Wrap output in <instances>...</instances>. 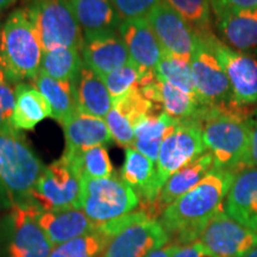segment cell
I'll return each instance as SVG.
<instances>
[{
  "instance_id": "ffe728a7",
  "label": "cell",
  "mask_w": 257,
  "mask_h": 257,
  "mask_svg": "<svg viewBox=\"0 0 257 257\" xmlns=\"http://www.w3.org/2000/svg\"><path fill=\"white\" fill-rule=\"evenodd\" d=\"M225 212L257 232V168L248 167L234 174L225 199Z\"/></svg>"
},
{
  "instance_id": "9a60e30c",
  "label": "cell",
  "mask_w": 257,
  "mask_h": 257,
  "mask_svg": "<svg viewBox=\"0 0 257 257\" xmlns=\"http://www.w3.org/2000/svg\"><path fill=\"white\" fill-rule=\"evenodd\" d=\"M162 113L159 106L154 105L143 96L140 88L113 101L111 111L105 117L112 141L118 146L133 148L135 143V126L143 117Z\"/></svg>"
},
{
  "instance_id": "52a82bcc",
  "label": "cell",
  "mask_w": 257,
  "mask_h": 257,
  "mask_svg": "<svg viewBox=\"0 0 257 257\" xmlns=\"http://www.w3.org/2000/svg\"><path fill=\"white\" fill-rule=\"evenodd\" d=\"M138 204L140 198L121 178H81L80 208L96 225L126 216Z\"/></svg>"
},
{
  "instance_id": "83f0119b",
  "label": "cell",
  "mask_w": 257,
  "mask_h": 257,
  "mask_svg": "<svg viewBox=\"0 0 257 257\" xmlns=\"http://www.w3.org/2000/svg\"><path fill=\"white\" fill-rule=\"evenodd\" d=\"M176 123L178 120L170 118L165 112L146 115L135 126L133 148L156 163L161 146Z\"/></svg>"
},
{
  "instance_id": "ee69618b",
  "label": "cell",
  "mask_w": 257,
  "mask_h": 257,
  "mask_svg": "<svg viewBox=\"0 0 257 257\" xmlns=\"http://www.w3.org/2000/svg\"><path fill=\"white\" fill-rule=\"evenodd\" d=\"M243 257H257V246H255L252 250H250L248 253H245Z\"/></svg>"
},
{
  "instance_id": "44dd1931",
  "label": "cell",
  "mask_w": 257,
  "mask_h": 257,
  "mask_svg": "<svg viewBox=\"0 0 257 257\" xmlns=\"http://www.w3.org/2000/svg\"><path fill=\"white\" fill-rule=\"evenodd\" d=\"M66 138L64 154L81 153L89 148L105 146L112 141L107 124L102 118L83 113L79 110L61 123Z\"/></svg>"
},
{
  "instance_id": "ab89813d",
  "label": "cell",
  "mask_w": 257,
  "mask_h": 257,
  "mask_svg": "<svg viewBox=\"0 0 257 257\" xmlns=\"http://www.w3.org/2000/svg\"><path fill=\"white\" fill-rule=\"evenodd\" d=\"M211 5H221L232 9H257V0H211Z\"/></svg>"
},
{
  "instance_id": "836d02e7",
  "label": "cell",
  "mask_w": 257,
  "mask_h": 257,
  "mask_svg": "<svg viewBox=\"0 0 257 257\" xmlns=\"http://www.w3.org/2000/svg\"><path fill=\"white\" fill-rule=\"evenodd\" d=\"M155 75L157 78L169 82L170 85L182 89L188 94L197 96L192 66L189 62L176 59V57L165 53L156 66Z\"/></svg>"
},
{
  "instance_id": "8fae6325",
  "label": "cell",
  "mask_w": 257,
  "mask_h": 257,
  "mask_svg": "<svg viewBox=\"0 0 257 257\" xmlns=\"http://www.w3.org/2000/svg\"><path fill=\"white\" fill-rule=\"evenodd\" d=\"M206 153L201 124L197 118L178 120L161 146L156 162L157 179L162 189L170 176Z\"/></svg>"
},
{
  "instance_id": "f6af8a7d",
  "label": "cell",
  "mask_w": 257,
  "mask_h": 257,
  "mask_svg": "<svg viewBox=\"0 0 257 257\" xmlns=\"http://www.w3.org/2000/svg\"><path fill=\"white\" fill-rule=\"evenodd\" d=\"M2 12H0V31H2Z\"/></svg>"
},
{
  "instance_id": "60d3db41",
  "label": "cell",
  "mask_w": 257,
  "mask_h": 257,
  "mask_svg": "<svg viewBox=\"0 0 257 257\" xmlns=\"http://www.w3.org/2000/svg\"><path fill=\"white\" fill-rule=\"evenodd\" d=\"M174 249H175V244L168 242L166 245L153 250V251L150 252L147 257H172Z\"/></svg>"
},
{
  "instance_id": "7c38bea8",
  "label": "cell",
  "mask_w": 257,
  "mask_h": 257,
  "mask_svg": "<svg viewBox=\"0 0 257 257\" xmlns=\"http://www.w3.org/2000/svg\"><path fill=\"white\" fill-rule=\"evenodd\" d=\"M211 47L223 66L232 89V101L242 107L257 105V57L234 50L212 34Z\"/></svg>"
},
{
  "instance_id": "5b68a950",
  "label": "cell",
  "mask_w": 257,
  "mask_h": 257,
  "mask_svg": "<svg viewBox=\"0 0 257 257\" xmlns=\"http://www.w3.org/2000/svg\"><path fill=\"white\" fill-rule=\"evenodd\" d=\"M100 226L113 236L102 257H147L153 250L169 242L160 221L150 218L142 210Z\"/></svg>"
},
{
  "instance_id": "2e32d148",
  "label": "cell",
  "mask_w": 257,
  "mask_h": 257,
  "mask_svg": "<svg viewBox=\"0 0 257 257\" xmlns=\"http://www.w3.org/2000/svg\"><path fill=\"white\" fill-rule=\"evenodd\" d=\"M223 42L243 53L257 51V9H232L211 5Z\"/></svg>"
},
{
  "instance_id": "d6986e66",
  "label": "cell",
  "mask_w": 257,
  "mask_h": 257,
  "mask_svg": "<svg viewBox=\"0 0 257 257\" xmlns=\"http://www.w3.org/2000/svg\"><path fill=\"white\" fill-rule=\"evenodd\" d=\"M214 168V159L210 152L205 153L192 161L184 168L174 173L161 189L159 197L150 206L144 208L146 213L153 219H157L169 205L194 188L202 179ZM159 220V219H157Z\"/></svg>"
},
{
  "instance_id": "e0dca14e",
  "label": "cell",
  "mask_w": 257,
  "mask_h": 257,
  "mask_svg": "<svg viewBox=\"0 0 257 257\" xmlns=\"http://www.w3.org/2000/svg\"><path fill=\"white\" fill-rule=\"evenodd\" d=\"M118 32L128 51L130 62L140 73L143 75L155 72L165 51L148 19H123Z\"/></svg>"
},
{
  "instance_id": "f546056e",
  "label": "cell",
  "mask_w": 257,
  "mask_h": 257,
  "mask_svg": "<svg viewBox=\"0 0 257 257\" xmlns=\"http://www.w3.org/2000/svg\"><path fill=\"white\" fill-rule=\"evenodd\" d=\"M157 81H159V105L166 114L175 120L197 118L201 108L197 96L188 94L160 78H157Z\"/></svg>"
},
{
  "instance_id": "74e56055",
  "label": "cell",
  "mask_w": 257,
  "mask_h": 257,
  "mask_svg": "<svg viewBox=\"0 0 257 257\" xmlns=\"http://www.w3.org/2000/svg\"><path fill=\"white\" fill-rule=\"evenodd\" d=\"M172 257H218L205 248L201 243L193 242L182 245H176Z\"/></svg>"
},
{
  "instance_id": "7a4b0ae2",
  "label": "cell",
  "mask_w": 257,
  "mask_h": 257,
  "mask_svg": "<svg viewBox=\"0 0 257 257\" xmlns=\"http://www.w3.org/2000/svg\"><path fill=\"white\" fill-rule=\"evenodd\" d=\"M253 107H242L234 102L202 107L197 119L200 121L206 149L213 155L214 168L236 174L245 168L251 135Z\"/></svg>"
},
{
  "instance_id": "f1b7e54d",
  "label": "cell",
  "mask_w": 257,
  "mask_h": 257,
  "mask_svg": "<svg viewBox=\"0 0 257 257\" xmlns=\"http://www.w3.org/2000/svg\"><path fill=\"white\" fill-rule=\"evenodd\" d=\"M83 67L81 50L76 48H57L43 51L40 70L54 79L76 83Z\"/></svg>"
},
{
  "instance_id": "4316f807",
  "label": "cell",
  "mask_w": 257,
  "mask_h": 257,
  "mask_svg": "<svg viewBox=\"0 0 257 257\" xmlns=\"http://www.w3.org/2000/svg\"><path fill=\"white\" fill-rule=\"evenodd\" d=\"M32 85L43 94L53 110V118L61 124L78 111L76 83L62 81L41 72L32 80Z\"/></svg>"
},
{
  "instance_id": "603a6c76",
  "label": "cell",
  "mask_w": 257,
  "mask_h": 257,
  "mask_svg": "<svg viewBox=\"0 0 257 257\" xmlns=\"http://www.w3.org/2000/svg\"><path fill=\"white\" fill-rule=\"evenodd\" d=\"M38 223L54 248L83 234L94 231L99 225L93 223L81 208L42 211Z\"/></svg>"
},
{
  "instance_id": "4fadbf2b",
  "label": "cell",
  "mask_w": 257,
  "mask_h": 257,
  "mask_svg": "<svg viewBox=\"0 0 257 257\" xmlns=\"http://www.w3.org/2000/svg\"><path fill=\"white\" fill-rule=\"evenodd\" d=\"M197 242L218 257H243L257 246V232L223 210L207 221Z\"/></svg>"
},
{
  "instance_id": "30bf717a",
  "label": "cell",
  "mask_w": 257,
  "mask_h": 257,
  "mask_svg": "<svg viewBox=\"0 0 257 257\" xmlns=\"http://www.w3.org/2000/svg\"><path fill=\"white\" fill-rule=\"evenodd\" d=\"M208 36L210 35L195 37V47L191 61L195 91L202 107L233 102L230 81L212 49Z\"/></svg>"
},
{
  "instance_id": "8d00e7d4",
  "label": "cell",
  "mask_w": 257,
  "mask_h": 257,
  "mask_svg": "<svg viewBox=\"0 0 257 257\" xmlns=\"http://www.w3.org/2000/svg\"><path fill=\"white\" fill-rule=\"evenodd\" d=\"M16 105V91L8 82V79L0 68V111L11 119Z\"/></svg>"
},
{
  "instance_id": "ba28073f",
  "label": "cell",
  "mask_w": 257,
  "mask_h": 257,
  "mask_svg": "<svg viewBox=\"0 0 257 257\" xmlns=\"http://www.w3.org/2000/svg\"><path fill=\"white\" fill-rule=\"evenodd\" d=\"M42 211L35 200L9 207L4 221L8 257L50 256L54 245L38 223Z\"/></svg>"
},
{
  "instance_id": "8992f818",
  "label": "cell",
  "mask_w": 257,
  "mask_h": 257,
  "mask_svg": "<svg viewBox=\"0 0 257 257\" xmlns=\"http://www.w3.org/2000/svg\"><path fill=\"white\" fill-rule=\"evenodd\" d=\"M25 10L42 50L50 51L57 48L82 50L85 36H82L69 0H29Z\"/></svg>"
},
{
  "instance_id": "ac0fdd59",
  "label": "cell",
  "mask_w": 257,
  "mask_h": 257,
  "mask_svg": "<svg viewBox=\"0 0 257 257\" xmlns=\"http://www.w3.org/2000/svg\"><path fill=\"white\" fill-rule=\"evenodd\" d=\"M81 53L85 66L100 78L130 62L123 40L113 31L85 35Z\"/></svg>"
},
{
  "instance_id": "9c48e42d",
  "label": "cell",
  "mask_w": 257,
  "mask_h": 257,
  "mask_svg": "<svg viewBox=\"0 0 257 257\" xmlns=\"http://www.w3.org/2000/svg\"><path fill=\"white\" fill-rule=\"evenodd\" d=\"M81 176L68 157L62 155L38 179L32 199L43 211L80 208Z\"/></svg>"
},
{
  "instance_id": "7bdbcfd3",
  "label": "cell",
  "mask_w": 257,
  "mask_h": 257,
  "mask_svg": "<svg viewBox=\"0 0 257 257\" xmlns=\"http://www.w3.org/2000/svg\"><path fill=\"white\" fill-rule=\"evenodd\" d=\"M16 2H17V0H0V12H2L3 10L8 9L9 6H11L12 4H15Z\"/></svg>"
},
{
  "instance_id": "d4e9b609",
  "label": "cell",
  "mask_w": 257,
  "mask_h": 257,
  "mask_svg": "<svg viewBox=\"0 0 257 257\" xmlns=\"http://www.w3.org/2000/svg\"><path fill=\"white\" fill-rule=\"evenodd\" d=\"M69 4L85 35L117 32L123 22L110 0H69Z\"/></svg>"
},
{
  "instance_id": "d6a6232c",
  "label": "cell",
  "mask_w": 257,
  "mask_h": 257,
  "mask_svg": "<svg viewBox=\"0 0 257 257\" xmlns=\"http://www.w3.org/2000/svg\"><path fill=\"white\" fill-rule=\"evenodd\" d=\"M187 22L197 36L213 34L211 25V0H162Z\"/></svg>"
},
{
  "instance_id": "3957f363",
  "label": "cell",
  "mask_w": 257,
  "mask_h": 257,
  "mask_svg": "<svg viewBox=\"0 0 257 257\" xmlns=\"http://www.w3.org/2000/svg\"><path fill=\"white\" fill-rule=\"evenodd\" d=\"M46 169L19 131H0V201L5 206L31 201Z\"/></svg>"
},
{
  "instance_id": "1f68e13d",
  "label": "cell",
  "mask_w": 257,
  "mask_h": 257,
  "mask_svg": "<svg viewBox=\"0 0 257 257\" xmlns=\"http://www.w3.org/2000/svg\"><path fill=\"white\" fill-rule=\"evenodd\" d=\"M63 155L72 161L81 178L105 179L113 176V166L104 146L89 148L73 155Z\"/></svg>"
},
{
  "instance_id": "e575fe53",
  "label": "cell",
  "mask_w": 257,
  "mask_h": 257,
  "mask_svg": "<svg viewBox=\"0 0 257 257\" xmlns=\"http://www.w3.org/2000/svg\"><path fill=\"white\" fill-rule=\"evenodd\" d=\"M141 78H142V74L140 73V70L133 63L128 62L124 67L107 74L101 79L114 101L134 89L140 88Z\"/></svg>"
},
{
  "instance_id": "b9f144b4",
  "label": "cell",
  "mask_w": 257,
  "mask_h": 257,
  "mask_svg": "<svg viewBox=\"0 0 257 257\" xmlns=\"http://www.w3.org/2000/svg\"><path fill=\"white\" fill-rule=\"evenodd\" d=\"M10 130H15L12 127L11 124V119H9L6 115L0 111V131H10Z\"/></svg>"
},
{
  "instance_id": "d590c367",
  "label": "cell",
  "mask_w": 257,
  "mask_h": 257,
  "mask_svg": "<svg viewBox=\"0 0 257 257\" xmlns=\"http://www.w3.org/2000/svg\"><path fill=\"white\" fill-rule=\"evenodd\" d=\"M123 19L147 18L162 0H110Z\"/></svg>"
},
{
  "instance_id": "f35d334b",
  "label": "cell",
  "mask_w": 257,
  "mask_h": 257,
  "mask_svg": "<svg viewBox=\"0 0 257 257\" xmlns=\"http://www.w3.org/2000/svg\"><path fill=\"white\" fill-rule=\"evenodd\" d=\"M253 167L257 168V108H255L252 113V125L251 135H250V146L248 156L245 161V168Z\"/></svg>"
},
{
  "instance_id": "277c9868",
  "label": "cell",
  "mask_w": 257,
  "mask_h": 257,
  "mask_svg": "<svg viewBox=\"0 0 257 257\" xmlns=\"http://www.w3.org/2000/svg\"><path fill=\"white\" fill-rule=\"evenodd\" d=\"M41 43L27 10L17 9L9 15L0 31V68L10 82L34 80L40 73Z\"/></svg>"
},
{
  "instance_id": "cb8c5ba5",
  "label": "cell",
  "mask_w": 257,
  "mask_h": 257,
  "mask_svg": "<svg viewBox=\"0 0 257 257\" xmlns=\"http://www.w3.org/2000/svg\"><path fill=\"white\" fill-rule=\"evenodd\" d=\"M16 105L11 117L16 131L32 130L46 118H53L51 106L32 83L16 85Z\"/></svg>"
},
{
  "instance_id": "484cf974",
  "label": "cell",
  "mask_w": 257,
  "mask_h": 257,
  "mask_svg": "<svg viewBox=\"0 0 257 257\" xmlns=\"http://www.w3.org/2000/svg\"><path fill=\"white\" fill-rule=\"evenodd\" d=\"M76 100L80 112L102 119H105L113 106V99L102 79L86 66L76 83Z\"/></svg>"
},
{
  "instance_id": "7402d4cb",
  "label": "cell",
  "mask_w": 257,
  "mask_h": 257,
  "mask_svg": "<svg viewBox=\"0 0 257 257\" xmlns=\"http://www.w3.org/2000/svg\"><path fill=\"white\" fill-rule=\"evenodd\" d=\"M120 178L134 189L140 198L141 210L153 204L159 197L161 187L157 179L156 163L135 148L125 149V160Z\"/></svg>"
},
{
  "instance_id": "5bb4252c",
  "label": "cell",
  "mask_w": 257,
  "mask_h": 257,
  "mask_svg": "<svg viewBox=\"0 0 257 257\" xmlns=\"http://www.w3.org/2000/svg\"><path fill=\"white\" fill-rule=\"evenodd\" d=\"M147 19L163 51L191 63L197 36L187 22L165 2H161Z\"/></svg>"
},
{
  "instance_id": "6da1fadb",
  "label": "cell",
  "mask_w": 257,
  "mask_h": 257,
  "mask_svg": "<svg viewBox=\"0 0 257 257\" xmlns=\"http://www.w3.org/2000/svg\"><path fill=\"white\" fill-rule=\"evenodd\" d=\"M233 179V172L213 168L194 188L169 205L159 219L169 242L176 245L197 242L207 221L223 211Z\"/></svg>"
},
{
  "instance_id": "4dcf8cb0",
  "label": "cell",
  "mask_w": 257,
  "mask_h": 257,
  "mask_svg": "<svg viewBox=\"0 0 257 257\" xmlns=\"http://www.w3.org/2000/svg\"><path fill=\"white\" fill-rule=\"evenodd\" d=\"M112 237L98 226L92 232L55 246L49 257H102Z\"/></svg>"
}]
</instances>
